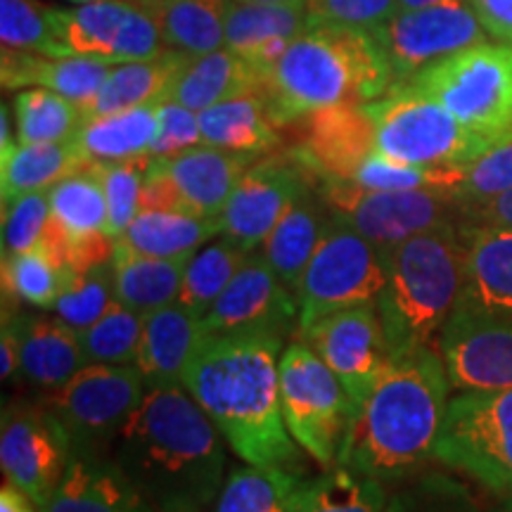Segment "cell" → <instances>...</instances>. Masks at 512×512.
Returning <instances> with one entry per match:
<instances>
[{"label":"cell","instance_id":"1","mask_svg":"<svg viewBox=\"0 0 512 512\" xmlns=\"http://www.w3.org/2000/svg\"><path fill=\"white\" fill-rule=\"evenodd\" d=\"M280 344L275 332L209 335L185 373L188 389L242 460L302 470V453L283 418Z\"/></svg>","mask_w":512,"mask_h":512},{"label":"cell","instance_id":"2","mask_svg":"<svg viewBox=\"0 0 512 512\" xmlns=\"http://www.w3.org/2000/svg\"><path fill=\"white\" fill-rule=\"evenodd\" d=\"M107 451L159 512H197L223 489L219 427L185 387H147Z\"/></svg>","mask_w":512,"mask_h":512},{"label":"cell","instance_id":"3","mask_svg":"<svg viewBox=\"0 0 512 512\" xmlns=\"http://www.w3.org/2000/svg\"><path fill=\"white\" fill-rule=\"evenodd\" d=\"M446 363L432 347L389 358L351 420L339 467L373 479H399L434 456L448 394Z\"/></svg>","mask_w":512,"mask_h":512},{"label":"cell","instance_id":"4","mask_svg":"<svg viewBox=\"0 0 512 512\" xmlns=\"http://www.w3.org/2000/svg\"><path fill=\"white\" fill-rule=\"evenodd\" d=\"M392 88V64L373 31L316 22L256 83L275 126H290L342 102L368 105Z\"/></svg>","mask_w":512,"mask_h":512},{"label":"cell","instance_id":"5","mask_svg":"<svg viewBox=\"0 0 512 512\" xmlns=\"http://www.w3.org/2000/svg\"><path fill=\"white\" fill-rule=\"evenodd\" d=\"M387 283L377 297L389 358L430 347L465 287L463 223L399 242L382 252Z\"/></svg>","mask_w":512,"mask_h":512},{"label":"cell","instance_id":"6","mask_svg":"<svg viewBox=\"0 0 512 512\" xmlns=\"http://www.w3.org/2000/svg\"><path fill=\"white\" fill-rule=\"evenodd\" d=\"M401 86L432 95L489 143L512 140V43H479Z\"/></svg>","mask_w":512,"mask_h":512},{"label":"cell","instance_id":"7","mask_svg":"<svg viewBox=\"0 0 512 512\" xmlns=\"http://www.w3.org/2000/svg\"><path fill=\"white\" fill-rule=\"evenodd\" d=\"M368 107L377 124V152L396 162L465 166L494 147L439 100L411 86H394Z\"/></svg>","mask_w":512,"mask_h":512},{"label":"cell","instance_id":"8","mask_svg":"<svg viewBox=\"0 0 512 512\" xmlns=\"http://www.w3.org/2000/svg\"><path fill=\"white\" fill-rule=\"evenodd\" d=\"M434 458L512 496V387L472 389L448 401Z\"/></svg>","mask_w":512,"mask_h":512},{"label":"cell","instance_id":"9","mask_svg":"<svg viewBox=\"0 0 512 512\" xmlns=\"http://www.w3.org/2000/svg\"><path fill=\"white\" fill-rule=\"evenodd\" d=\"M280 401L292 439L330 470L356 411L339 377L304 342L287 347L280 358Z\"/></svg>","mask_w":512,"mask_h":512},{"label":"cell","instance_id":"10","mask_svg":"<svg viewBox=\"0 0 512 512\" xmlns=\"http://www.w3.org/2000/svg\"><path fill=\"white\" fill-rule=\"evenodd\" d=\"M387 283L382 252L349 223H330L297 285L299 330L330 313L377 302Z\"/></svg>","mask_w":512,"mask_h":512},{"label":"cell","instance_id":"11","mask_svg":"<svg viewBox=\"0 0 512 512\" xmlns=\"http://www.w3.org/2000/svg\"><path fill=\"white\" fill-rule=\"evenodd\" d=\"M339 221L387 252L413 235L463 223L460 207L446 192L368 190L354 181L323 178L318 188Z\"/></svg>","mask_w":512,"mask_h":512},{"label":"cell","instance_id":"12","mask_svg":"<svg viewBox=\"0 0 512 512\" xmlns=\"http://www.w3.org/2000/svg\"><path fill=\"white\" fill-rule=\"evenodd\" d=\"M145 392L147 382L136 363H88L64 387L50 392L48 408L72 439L74 456L105 453L128 415L143 401Z\"/></svg>","mask_w":512,"mask_h":512},{"label":"cell","instance_id":"13","mask_svg":"<svg viewBox=\"0 0 512 512\" xmlns=\"http://www.w3.org/2000/svg\"><path fill=\"white\" fill-rule=\"evenodd\" d=\"M394 72V86L408 83L427 67L486 43L489 31L472 0H444L420 10H399L373 29Z\"/></svg>","mask_w":512,"mask_h":512},{"label":"cell","instance_id":"14","mask_svg":"<svg viewBox=\"0 0 512 512\" xmlns=\"http://www.w3.org/2000/svg\"><path fill=\"white\" fill-rule=\"evenodd\" d=\"M60 38L67 55L105 64L152 60L166 53L155 10L140 0H95L57 10Z\"/></svg>","mask_w":512,"mask_h":512},{"label":"cell","instance_id":"15","mask_svg":"<svg viewBox=\"0 0 512 512\" xmlns=\"http://www.w3.org/2000/svg\"><path fill=\"white\" fill-rule=\"evenodd\" d=\"M72 458V439L48 406L5 408L0 425L3 475L41 510L53 498Z\"/></svg>","mask_w":512,"mask_h":512},{"label":"cell","instance_id":"16","mask_svg":"<svg viewBox=\"0 0 512 512\" xmlns=\"http://www.w3.org/2000/svg\"><path fill=\"white\" fill-rule=\"evenodd\" d=\"M439 354L451 384L472 389L512 387V316L460 302L439 332Z\"/></svg>","mask_w":512,"mask_h":512},{"label":"cell","instance_id":"17","mask_svg":"<svg viewBox=\"0 0 512 512\" xmlns=\"http://www.w3.org/2000/svg\"><path fill=\"white\" fill-rule=\"evenodd\" d=\"M316 176L294 152L256 162L245 171L221 214V235L235 245L256 252L271 230Z\"/></svg>","mask_w":512,"mask_h":512},{"label":"cell","instance_id":"18","mask_svg":"<svg viewBox=\"0 0 512 512\" xmlns=\"http://www.w3.org/2000/svg\"><path fill=\"white\" fill-rule=\"evenodd\" d=\"M299 337L339 377L358 411L389 363L377 302L330 313L299 330Z\"/></svg>","mask_w":512,"mask_h":512},{"label":"cell","instance_id":"19","mask_svg":"<svg viewBox=\"0 0 512 512\" xmlns=\"http://www.w3.org/2000/svg\"><path fill=\"white\" fill-rule=\"evenodd\" d=\"M292 323H299L297 294L275 275L259 249L249 254L245 266L202 318L207 335L249 330L285 335Z\"/></svg>","mask_w":512,"mask_h":512},{"label":"cell","instance_id":"20","mask_svg":"<svg viewBox=\"0 0 512 512\" xmlns=\"http://www.w3.org/2000/svg\"><path fill=\"white\" fill-rule=\"evenodd\" d=\"M318 181H354L358 169L377 152V124L368 105L323 107L304 117L302 145L292 150Z\"/></svg>","mask_w":512,"mask_h":512},{"label":"cell","instance_id":"21","mask_svg":"<svg viewBox=\"0 0 512 512\" xmlns=\"http://www.w3.org/2000/svg\"><path fill=\"white\" fill-rule=\"evenodd\" d=\"M43 512H155L105 453H76Z\"/></svg>","mask_w":512,"mask_h":512},{"label":"cell","instance_id":"22","mask_svg":"<svg viewBox=\"0 0 512 512\" xmlns=\"http://www.w3.org/2000/svg\"><path fill=\"white\" fill-rule=\"evenodd\" d=\"M207 337L202 318L178 302L145 313L136 366L147 387H183L190 361Z\"/></svg>","mask_w":512,"mask_h":512},{"label":"cell","instance_id":"23","mask_svg":"<svg viewBox=\"0 0 512 512\" xmlns=\"http://www.w3.org/2000/svg\"><path fill=\"white\" fill-rule=\"evenodd\" d=\"M159 159L181 190L188 209L204 219H221L235 185L254 162L249 155L211 145H197L181 155Z\"/></svg>","mask_w":512,"mask_h":512},{"label":"cell","instance_id":"24","mask_svg":"<svg viewBox=\"0 0 512 512\" xmlns=\"http://www.w3.org/2000/svg\"><path fill=\"white\" fill-rule=\"evenodd\" d=\"M110 69L112 64L79 55L53 57L3 48V57H0V81L5 91L50 88L81 107L98 95Z\"/></svg>","mask_w":512,"mask_h":512},{"label":"cell","instance_id":"25","mask_svg":"<svg viewBox=\"0 0 512 512\" xmlns=\"http://www.w3.org/2000/svg\"><path fill=\"white\" fill-rule=\"evenodd\" d=\"M332 221H335V214L330 211L328 202L318 190L311 188L292 204L259 247V254L292 292H297L299 280Z\"/></svg>","mask_w":512,"mask_h":512},{"label":"cell","instance_id":"26","mask_svg":"<svg viewBox=\"0 0 512 512\" xmlns=\"http://www.w3.org/2000/svg\"><path fill=\"white\" fill-rule=\"evenodd\" d=\"M465 287L460 302L512 316V230L463 223Z\"/></svg>","mask_w":512,"mask_h":512},{"label":"cell","instance_id":"27","mask_svg":"<svg viewBox=\"0 0 512 512\" xmlns=\"http://www.w3.org/2000/svg\"><path fill=\"white\" fill-rule=\"evenodd\" d=\"M22 335V375L43 392H57L88 358L81 347V332L69 328L60 318H36L19 313Z\"/></svg>","mask_w":512,"mask_h":512},{"label":"cell","instance_id":"28","mask_svg":"<svg viewBox=\"0 0 512 512\" xmlns=\"http://www.w3.org/2000/svg\"><path fill=\"white\" fill-rule=\"evenodd\" d=\"M259 74L245 57L228 48L207 55H190L178 69L164 100L178 102L192 112H204L223 100L256 91Z\"/></svg>","mask_w":512,"mask_h":512},{"label":"cell","instance_id":"29","mask_svg":"<svg viewBox=\"0 0 512 512\" xmlns=\"http://www.w3.org/2000/svg\"><path fill=\"white\" fill-rule=\"evenodd\" d=\"M50 216L43 242L57 254L62 247L91 235L107 233V197L95 162L62 178L50 188Z\"/></svg>","mask_w":512,"mask_h":512},{"label":"cell","instance_id":"30","mask_svg":"<svg viewBox=\"0 0 512 512\" xmlns=\"http://www.w3.org/2000/svg\"><path fill=\"white\" fill-rule=\"evenodd\" d=\"M188 57L178 50H166L152 60L114 64L98 95L81 107L83 119L164 102L178 69Z\"/></svg>","mask_w":512,"mask_h":512},{"label":"cell","instance_id":"31","mask_svg":"<svg viewBox=\"0 0 512 512\" xmlns=\"http://www.w3.org/2000/svg\"><path fill=\"white\" fill-rule=\"evenodd\" d=\"M219 233V219H204L192 211H138L117 238V247L157 259H192Z\"/></svg>","mask_w":512,"mask_h":512},{"label":"cell","instance_id":"32","mask_svg":"<svg viewBox=\"0 0 512 512\" xmlns=\"http://www.w3.org/2000/svg\"><path fill=\"white\" fill-rule=\"evenodd\" d=\"M202 143L238 155L259 157L280 143L278 126L268 117L259 93H242L200 112Z\"/></svg>","mask_w":512,"mask_h":512},{"label":"cell","instance_id":"33","mask_svg":"<svg viewBox=\"0 0 512 512\" xmlns=\"http://www.w3.org/2000/svg\"><path fill=\"white\" fill-rule=\"evenodd\" d=\"M190 259H157L117 247L114 252V294L138 313H150L178 302Z\"/></svg>","mask_w":512,"mask_h":512},{"label":"cell","instance_id":"34","mask_svg":"<svg viewBox=\"0 0 512 512\" xmlns=\"http://www.w3.org/2000/svg\"><path fill=\"white\" fill-rule=\"evenodd\" d=\"M159 124L157 105L102 114L83 121L76 143L91 162H121V159L150 155Z\"/></svg>","mask_w":512,"mask_h":512},{"label":"cell","instance_id":"35","mask_svg":"<svg viewBox=\"0 0 512 512\" xmlns=\"http://www.w3.org/2000/svg\"><path fill=\"white\" fill-rule=\"evenodd\" d=\"M86 164L91 159L83 155L76 138L62 143H17L8 162L0 164L3 204L27 192L50 190Z\"/></svg>","mask_w":512,"mask_h":512},{"label":"cell","instance_id":"36","mask_svg":"<svg viewBox=\"0 0 512 512\" xmlns=\"http://www.w3.org/2000/svg\"><path fill=\"white\" fill-rule=\"evenodd\" d=\"M150 5L169 50L207 55L226 48L230 0H159Z\"/></svg>","mask_w":512,"mask_h":512},{"label":"cell","instance_id":"37","mask_svg":"<svg viewBox=\"0 0 512 512\" xmlns=\"http://www.w3.org/2000/svg\"><path fill=\"white\" fill-rule=\"evenodd\" d=\"M304 5H254L230 0L226 17V48L252 64L261 50L280 41H294L309 29Z\"/></svg>","mask_w":512,"mask_h":512},{"label":"cell","instance_id":"38","mask_svg":"<svg viewBox=\"0 0 512 512\" xmlns=\"http://www.w3.org/2000/svg\"><path fill=\"white\" fill-rule=\"evenodd\" d=\"M302 484V475L287 467H240L223 482L216 512H290Z\"/></svg>","mask_w":512,"mask_h":512},{"label":"cell","instance_id":"39","mask_svg":"<svg viewBox=\"0 0 512 512\" xmlns=\"http://www.w3.org/2000/svg\"><path fill=\"white\" fill-rule=\"evenodd\" d=\"M387 503V491L380 479L339 467L299 486L290 512H387Z\"/></svg>","mask_w":512,"mask_h":512},{"label":"cell","instance_id":"40","mask_svg":"<svg viewBox=\"0 0 512 512\" xmlns=\"http://www.w3.org/2000/svg\"><path fill=\"white\" fill-rule=\"evenodd\" d=\"M17 143L74 140L83 126V110L50 88H22L12 100Z\"/></svg>","mask_w":512,"mask_h":512},{"label":"cell","instance_id":"41","mask_svg":"<svg viewBox=\"0 0 512 512\" xmlns=\"http://www.w3.org/2000/svg\"><path fill=\"white\" fill-rule=\"evenodd\" d=\"M74 275L72 268L64 266L46 242L31 247L29 252L3 259L5 290L38 309H53L64 290L72 285Z\"/></svg>","mask_w":512,"mask_h":512},{"label":"cell","instance_id":"42","mask_svg":"<svg viewBox=\"0 0 512 512\" xmlns=\"http://www.w3.org/2000/svg\"><path fill=\"white\" fill-rule=\"evenodd\" d=\"M247 249H242L226 238H221L214 245L204 247L188 261L178 304H183L197 318L207 316V311L221 297L223 290L230 285V280L238 275L249 259Z\"/></svg>","mask_w":512,"mask_h":512},{"label":"cell","instance_id":"43","mask_svg":"<svg viewBox=\"0 0 512 512\" xmlns=\"http://www.w3.org/2000/svg\"><path fill=\"white\" fill-rule=\"evenodd\" d=\"M57 10L41 0H0V41L3 48L67 57L62 46Z\"/></svg>","mask_w":512,"mask_h":512},{"label":"cell","instance_id":"44","mask_svg":"<svg viewBox=\"0 0 512 512\" xmlns=\"http://www.w3.org/2000/svg\"><path fill=\"white\" fill-rule=\"evenodd\" d=\"M140 337H143V313L128 309L114 299L98 323L81 332V347L88 363L105 366H131L136 363Z\"/></svg>","mask_w":512,"mask_h":512},{"label":"cell","instance_id":"45","mask_svg":"<svg viewBox=\"0 0 512 512\" xmlns=\"http://www.w3.org/2000/svg\"><path fill=\"white\" fill-rule=\"evenodd\" d=\"M463 178V166H415L375 152L363 162L354 183L368 190H434L451 195Z\"/></svg>","mask_w":512,"mask_h":512},{"label":"cell","instance_id":"46","mask_svg":"<svg viewBox=\"0 0 512 512\" xmlns=\"http://www.w3.org/2000/svg\"><path fill=\"white\" fill-rule=\"evenodd\" d=\"M117 294H114V261L105 266L76 273L72 285L64 290L53 306L55 316L76 332L88 330L105 316Z\"/></svg>","mask_w":512,"mask_h":512},{"label":"cell","instance_id":"47","mask_svg":"<svg viewBox=\"0 0 512 512\" xmlns=\"http://www.w3.org/2000/svg\"><path fill=\"white\" fill-rule=\"evenodd\" d=\"M150 164V155L121 159V162H95L102 188H105L107 211H110L107 233H110L114 240L131 226L133 219H136L140 190H143Z\"/></svg>","mask_w":512,"mask_h":512},{"label":"cell","instance_id":"48","mask_svg":"<svg viewBox=\"0 0 512 512\" xmlns=\"http://www.w3.org/2000/svg\"><path fill=\"white\" fill-rule=\"evenodd\" d=\"M512 190V140L498 143L463 166V178L453 188L451 197L460 209L489 202Z\"/></svg>","mask_w":512,"mask_h":512},{"label":"cell","instance_id":"49","mask_svg":"<svg viewBox=\"0 0 512 512\" xmlns=\"http://www.w3.org/2000/svg\"><path fill=\"white\" fill-rule=\"evenodd\" d=\"M50 216V190L27 192L3 204V259L41 245Z\"/></svg>","mask_w":512,"mask_h":512},{"label":"cell","instance_id":"50","mask_svg":"<svg viewBox=\"0 0 512 512\" xmlns=\"http://www.w3.org/2000/svg\"><path fill=\"white\" fill-rule=\"evenodd\" d=\"M387 512H479L465 486L446 477H427L387 503Z\"/></svg>","mask_w":512,"mask_h":512},{"label":"cell","instance_id":"51","mask_svg":"<svg viewBox=\"0 0 512 512\" xmlns=\"http://www.w3.org/2000/svg\"><path fill=\"white\" fill-rule=\"evenodd\" d=\"M304 8L316 24L373 31L399 12V0H306Z\"/></svg>","mask_w":512,"mask_h":512},{"label":"cell","instance_id":"52","mask_svg":"<svg viewBox=\"0 0 512 512\" xmlns=\"http://www.w3.org/2000/svg\"><path fill=\"white\" fill-rule=\"evenodd\" d=\"M197 145H204L200 114L178 105V102H159V124L155 143L150 147V157H174Z\"/></svg>","mask_w":512,"mask_h":512},{"label":"cell","instance_id":"53","mask_svg":"<svg viewBox=\"0 0 512 512\" xmlns=\"http://www.w3.org/2000/svg\"><path fill=\"white\" fill-rule=\"evenodd\" d=\"M138 211H190L162 159L152 157L143 190H140Z\"/></svg>","mask_w":512,"mask_h":512},{"label":"cell","instance_id":"54","mask_svg":"<svg viewBox=\"0 0 512 512\" xmlns=\"http://www.w3.org/2000/svg\"><path fill=\"white\" fill-rule=\"evenodd\" d=\"M463 223L470 226H491L512 230V190L494 197V200L475 204V207L460 209Z\"/></svg>","mask_w":512,"mask_h":512},{"label":"cell","instance_id":"55","mask_svg":"<svg viewBox=\"0 0 512 512\" xmlns=\"http://www.w3.org/2000/svg\"><path fill=\"white\" fill-rule=\"evenodd\" d=\"M0 351H3V380L10 382L22 375V335H19V313H3V337H0Z\"/></svg>","mask_w":512,"mask_h":512},{"label":"cell","instance_id":"56","mask_svg":"<svg viewBox=\"0 0 512 512\" xmlns=\"http://www.w3.org/2000/svg\"><path fill=\"white\" fill-rule=\"evenodd\" d=\"M489 36L512 43V0H472Z\"/></svg>","mask_w":512,"mask_h":512},{"label":"cell","instance_id":"57","mask_svg":"<svg viewBox=\"0 0 512 512\" xmlns=\"http://www.w3.org/2000/svg\"><path fill=\"white\" fill-rule=\"evenodd\" d=\"M36 508L38 505L15 484L8 482L0 491V512H36Z\"/></svg>","mask_w":512,"mask_h":512},{"label":"cell","instance_id":"58","mask_svg":"<svg viewBox=\"0 0 512 512\" xmlns=\"http://www.w3.org/2000/svg\"><path fill=\"white\" fill-rule=\"evenodd\" d=\"M15 138H12V128H10V107L8 102H3L0 107V164H5L10 159L12 152H15Z\"/></svg>","mask_w":512,"mask_h":512},{"label":"cell","instance_id":"59","mask_svg":"<svg viewBox=\"0 0 512 512\" xmlns=\"http://www.w3.org/2000/svg\"><path fill=\"white\" fill-rule=\"evenodd\" d=\"M437 3H444V0H399V10H420Z\"/></svg>","mask_w":512,"mask_h":512},{"label":"cell","instance_id":"60","mask_svg":"<svg viewBox=\"0 0 512 512\" xmlns=\"http://www.w3.org/2000/svg\"><path fill=\"white\" fill-rule=\"evenodd\" d=\"M238 3H254V5H304L306 0H238Z\"/></svg>","mask_w":512,"mask_h":512},{"label":"cell","instance_id":"61","mask_svg":"<svg viewBox=\"0 0 512 512\" xmlns=\"http://www.w3.org/2000/svg\"><path fill=\"white\" fill-rule=\"evenodd\" d=\"M491 512H512V496L505 498V501L501 505H496V508Z\"/></svg>","mask_w":512,"mask_h":512},{"label":"cell","instance_id":"62","mask_svg":"<svg viewBox=\"0 0 512 512\" xmlns=\"http://www.w3.org/2000/svg\"><path fill=\"white\" fill-rule=\"evenodd\" d=\"M69 3H74V5H83V3H95V0H69Z\"/></svg>","mask_w":512,"mask_h":512},{"label":"cell","instance_id":"63","mask_svg":"<svg viewBox=\"0 0 512 512\" xmlns=\"http://www.w3.org/2000/svg\"><path fill=\"white\" fill-rule=\"evenodd\" d=\"M140 3H159V0H140Z\"/></svg>","mask_w":512,"mask_h":512}]
</instances>
